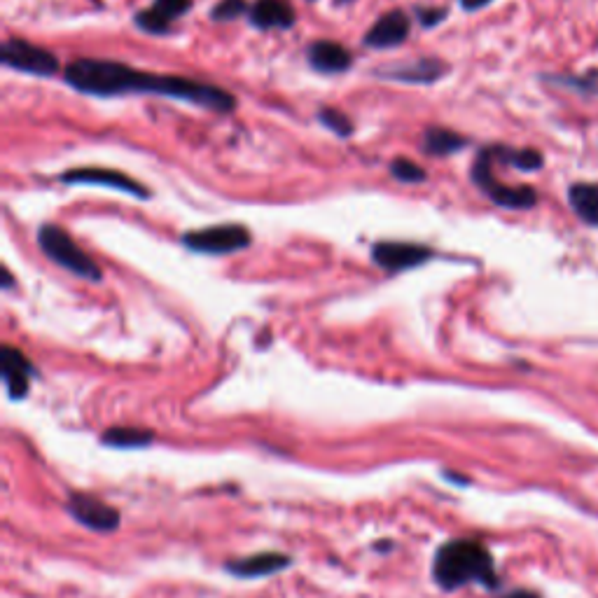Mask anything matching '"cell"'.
Wrapping results in <instances>:
<instances>
[{
	"label": "cell",
	"instance_id": "cell-14",
	"mask_svg": "<svg viewBox=\"0 0 598 598\" xmlns=\"http://www.w3.org/2000/svg\"><path fill=\"white\" fill-rule=\"evenodd\" d=\"M250 24L260 31L290 29L295 24V10L288 0H255L248 12Z\"/></svg>",
	"mask_w": 598,
	"mask_h": 598
},
{
	"label": "cell",
	"instance_id": "cell-24",
	"mask_svg": "<svg viewBox=\"0 0 598 598\" xmlns=\"http://www.w3.org/2000/svg\"><path fill=\"white\" fill-rule=\"evenodd\" d=\"M192 0H155V5H152V10L157 12V15H162L166 22H176L187 12L192 10Z\"/></svg>",
	"mask_w": 598,
	"mask_h": 598
},
{
	"label": "cell",
	"instance_id": "cell-7",
	"mask_svg": "<svg viewBox=\"0 0 598 598\" xmlns=\"http://www.w3.org/2000/svg\"><path fill=\"white\" fill-rule=\"evenodd\" d=\"M433 255V250L421 246V243L379 241L372 246V262L386 269L388 274H400V271L421 267V264L433 260Z\"/></svg>",
	"mask_w": 598,
	"mask_h": 598
},
{
	"label": "cell",
	"instance_id": "cell-4",
	"mask_svg": "<svg viewBox=\"0 0 598 598\" xmlns=\"http://www.w3.org/2000/svg\"><path fill=\"white\" fill-rule=\"evenodd\" d=\"M493 164H496V159H493L491 148H484L479 150L475 164L470 169L472 183L484 192L486 199H491L500 208H510V211H528V208L538 204V192L533 187L500 183L496 173H493Z\"/></svg>",
	"mask_w": 598,
	"mask_h": 598
},
{
	"label": "cell",
	"instance_id": "cell-30",
	"mask_svg": "<svg viewBox=\"0 0 598 598\" xmlns=\"http://www.w3.org/2000/svg\"><path fill=\"white\" fill-rule=\"evenodd\" d=\"M353 0H335V5H349Z\"/></svg>",
	"mask_w": 598,
	"mask_h": 598
},
{
	"label": "cell",
	"instance_id": "cell-6",
	"mask_svg": "<svg viewBox=\"0 0 598 598\" xmlns=\"http://www.w3.org/2000/svg\"><path fill=\"white\" fill-rule=\"evenodd\" d=\"M250 232L243 225H215L194 229L183 236V246L201 255H229L250 246Z\"/></svg>",
	"mask_w": 598,
	"mask_h": 598
},
{
	"label": "cell",
	"instance_id": "cell-20",
	"mask_svg": "<svg viewBox=\"0 0 598 598\" xmlns=\"http://www.w3.org/2000/svg\"><path fill=\"white\" fill-rule=\"evenodd\" d=\"M316 117H318V122H321L325 129H330L332 134H337L339 138H349L353 134L351 117L346 115V113H342V110L323 106L321 110H318Z\"/></svg>",
	"mask_w": 598,
	"mask_h": 598
},
{
	"label": "cell",
	"instance_id": "cell-11",
	"mask_svg": "<svg viewBox=\"0 0 598 598\" xmlns=\"http://www.w3.org/2000/svg\"><path fill=\"white\" fill-rule=\"evenodd\" d=\"M0 374H3V384L8 388L10 400H24L29 395L31 379L38 372L22 351L15 349V346H3V353H0Z\"/></svg>",
	"mask_w": 598,
	"mask_h": 598
},
{
	"label": "cell",
	"instance_id": "cell-23",
	"mask_svg": "<svg viewBox=\"0 0 598 598\" xmlns=\"http://www.w3.org/2000/svg\"><path fill=\"white\" fill-rule=\"evenodd\" d=\"M250 12V5L246 0H220V3L213 5L211 19L213 22H234Z\"/></svg>",
	"mask_w": 598,
	"mask_h": 598
},
{
	"label": "cell",
	"instance_id": "cell-22",
	"mask_svg": "<svg viewBox=\"0 0 598 598\" xmlns=\"http://www.w3.org/2000/svg\"><path fill=\"white\" fill-rule=\"evenodd\" d=\"M134 24L143 33H150V36H166L171 31V22H166L162 15H157L152 8H145L134 17Z\"/></svg>",
	"mask_w": 598,
	"mask_h": 598
},
{
	"label": "cell",
	"instance_id": "cell-27",
	"mask_svg": "<svg viewBox=\"0 0 598 598\" xmlns=\"http://www.w3.org/2000/svg\"><path fill=\"white\" fill-rule=\"evenodd\" d=\"M491 0H461V8L468 10V12H475V10H482L489 5Z\"/></svg>",
	"mask_w": 598,
	"mask_h": 598
},
{
	"label": "cell",
	"instance_id": "cell-16",
	"mask_svg": "<svg viewBox=\"0 0 598 598\" xmlns=\"http://www.w3.org/2000/svg\"><path fill=\"white\" fill-rule=\"evenodd\" d=\"M568 206L584 225L598 227V183H573L568 187Z\"/></svg>",
	"mask_w": 598,
	"mask_h": 598
},
{
	"label": "cell",
	"instance_id": "cell-2",
	"mask_svg": "<svg viewBox=\"0 0 598 598\" xmlns=\"http://www.w3.org/2000/svg\"><path fill=\"white\" fill-rule=\"evenodd\" d=\"M433 580L444 591H456L465 584L498 587L496 563L489 549L475 540H449L435 552Z\"/></svg>",
	"mask_w": 598,
	"mask_h": 598
},
{
	"label": "cell",
	"instance_id": "cell-1",
	"mask_svg": "<svg viewBox=\"0 0 598 598\" xmlns=\"http://www.w3.org/2000/svg\"><path fill=\"white\" fill-rule=\"evenodd\" d=\"M66 85L89 96H122V94H155L178 99L213 113H232L236 108L234 94L208 82L180 78V75H159L136 71L120 61L78 59L66 66Z\"/></svg>",
	"mask_w": 598,
	"mask_h": 598
},
{
	"label": "cell",
	"instance_id": "cell-28",
	"mask_svg": "<svg viewBox=\"0 0 598 598\" xmlns=\"http://www.w3.org/2000/svg\"><path fill=\"white\" fill-rule=\"evenodd\" d=\"M503 598H540V596L535 594V591H528V589H517V591H512V594L503 596Z\"/></svg>",
	"mask_w": 598,
	"mask_h": 598
},
{
	"label": "cell",
	"instance_id": "cell-18",
	"mask_svg": "<svg viewBox=\"0 0 598 598\" xmlns=\"http://www.w3.org/2000/svg\"><path fill=\"white\" fill-rule=\"evenodd\" d=\"M493 157L496 162H503L512 169L524 171V173H533L540 171L545 166V157L540 155L538 150L533 148H510V145H491Z\"/></svg>",
	"mask_w": 598,
	"mask_h": 598
},
{
	"label": "cell",
	"instance_id": "cell-26",
	"mask_svg": "<svg viewBox=\"0 0 598 598\" xmlns=\"http://www.w3.org/2000/svg\"><path fill=\"white\" fill-rule=\"evenodd\" d=\"M416 19H419L423 29H435L437 24H442L447 19V10L444 8H416Z\"/></svg>",
	"mask_w": 598,
	"mask_h": 598
},
{
	"label": "cell",
	"instance_id": "cell-29",
	"mask_svg": "<svg viewBox=\"0 0 598 598\" xmlns=\"http://www.w3.org/2000/svg\"><path fill=\"white\" fill-rule=\"evenodd\" d=\"M12 285H15V278H12L10 269H5V267H3V290H10Z\"/></svg>",
	"mask_w": 598,
	"mask_h": 598
},
{
	"label": "cell",
	"instance_id": "cell-8",
	"mask_svg": "<svg viewBox=\"0 0 598 598\" xmlns=\"http://www.w3.org/2000/svg\"><path fill=\"white\" fill-rule=\"evenodd\" d=\"M61 183L68 185H101L110 187V190L131 194L136 199H148L150 190L138 180L129 178L127 173L113 171V169H99V166H85V169H71L59 178Z\"/></svg>",
	"mask_w": 598,
	"mask_h": 598
},
{
	"label": "cell",
	"instance_id": "cell-17",
	"mask_svg": "<svg viewBox=\"0 0 598 598\" xmlns=\"http://www.w3.org/2000/svg\"><path fill=\"white\" fill-rule=\"evenodd\" d=\"M468 145V138L444 127H428L423 131V150L433 157H449L461 152Z\"/></svg>",
	"mask_w": 598,
	"mask_h": 598
},
{
	"label": "cell",
	"instance_id": "cell-3",
	"mask_svg": "<svg viewBox=\"0 0 598 598\" xmlns=\"http://www.w3.org/2000/svg\"><path fill=\"white\" fill-rule=\"evenodd\" d=\"M38 246L43 250L47 260L59 264L68 274L85 278V281L99 283L103 278V271L78 243L71 239V234L59 225H43L38 229Z\"/></svg>",
	"mask_w": 598,
	"mask_h": 598
},
{
	"label": "cell",
	"instance_id": "cell-19",
	"mask_svg": "<svg viewBox=\"0 0 598 598\" xmlns=\"http://www.w3.org/2000/svg\"><path fill=\"white\" fill-rule=\"evenodd\" d=\"M101 442L113 449H143L155 442V433L143 428H108L101 435Z\"/></svg>",
	"mask_w": 598,
	"mask_h": 598
},
{
	"label": "cell",
	"instance_id": "cell-10",
	"mask_svg": "<svg viewBox=\"0 0 598 598\" xmlns=\"http://www.w3.org/2000/svg\"><path fill=\"white\" fill-rule=\"evenodd\" d=\"M449 66L435 57H423L414 61H402V64H388L379 68L377 78L395 80L402 85H433L447 75Z\"/></svg>",
	"mask_w": 598,
	"mask_h": 598
},
{
	"label": "cell",
	"instance_id": "cell-9",
	"mask_svg": "<svg viewBox=\"0 0 598 598\" xmlns=\"http://www.w3.org/2000/svg\"><path fill=\"white\" fill-rule=\"evenodd\" d=\"M66 510L71 512L75 521H80L82 526L92 528L96 533H110L120 526V512L108 503H103V500L89 496V493H71Z\"/></svg>",
	"mask_w": 598,
	"mask_h": 598
},
{
	"label": "cell",
	"instance_id": "cell-5",
	"mask_svg": "<svg viewBox=\"0 0 598 598\" xmlns=\"http://www.w3.org/2000/svg\"><path fill=\"white\" fill-rule=\"evenodd\" d=\"M0 61L10 71L38 75V78H52L59 73L61 66L50 50L22 38H10L0 45Z\"/></svg>",
	"mask_w": 598,
	"mask_h": 598
},
{
	"label": "cell",
	"instance_id": "cell-13",
	"mask_svg": "<svg viewBox=\"0 0 598 598\" xmlns=\"http://www.w3.org/2000/svg\"><path fill=\"white\" fill-rule=\"evenodd\" d=\"M292 559L288 554L281 552H260L253 556H246V559H234L227 563V573L236 577H243V580H250V577H269L281 573V570L290 568Z\"/></svg>",
	"mask_w": 598,
	"mask_h": 598
},
{
	"label": "cell",
	"instance_id": "cell-25",
	"mask_svg": "<svg viewBox=\"0 0 598 598\" xmlns=\"http://www.w3.org/2000/svg\"><path fill=\"white\" fill-rule=\"evenodd\" d=\"M598 73L591 71L587 75H582V78H575V75H554V78H549L552 82H559L563 87H570V89H577V92L582 94H594L598 89Z\"/></svg>",
	"mask_w": 598,
	"mask_h": 598
},
{
	"label": "cell",
	"instance_id": "cell-12",
	"mask_svg": "<svg viewBox=\"0 0 598 598\" xmlns=\"http://www.w3.org/2000/svg\"><path fill=\"white\" fill-rule=\"evenodd\" d=\"M409 17L402 10H391L381 15L372 29L365 33L363 45L370 50H388V47H398L409 38Z\"/></svg>",
	"mask_w": 598,
	"mask_h": 598
},
{
	"label": "cell",
	"instance_id": "cell-21",
	"mask_svg": "<svg viewBox=\"0 0 598 598\" xmlns=\"http://www.w3.org/2000/svg\"><path fill=\"white\" fill-rule=\"evenodd\" d=\"M391 176L395 180H400V183H426L428 173L423 166L412 162V159L400 157L391 164Z\"/></svg>",
	"mask_w": 598,
	"mask_h": 598
},
{
	"label": "cell",
	"instance_id": "cell-15",
	"mask_svg": "<svg viewBox=\"0 0 598 598\" xmlns=\"http://www.w3.org/2000/svg\"><path fill=\"white\" fill-rule=\"evenodd\" d=\"M309 66L318 73H344L349 71L353 64L351 52L344 45L335 43V40H316L309 45L307 50Z\"/></svg>",
	"mask_w": 598,
	"mask_h": 598
}]
</instances>
